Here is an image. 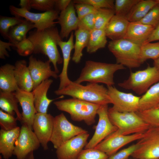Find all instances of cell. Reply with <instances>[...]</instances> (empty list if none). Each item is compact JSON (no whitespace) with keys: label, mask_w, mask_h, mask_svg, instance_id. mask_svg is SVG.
<instances>
[{"label":"cell","mask_w":159,"mask_h":159,"mask_svg":"<svg viewBox=\"0 0 159 159\" xmlns=\"http://www.w3.org/2000/svg\"><path fill=\"white\" fill-rule=\"evenodd\" d=\"M159 103V82L151 86L140 97L139 104V110L154 108Z\"/></svg>","instance_id":"4dcf8cb0"},{"label":"cell","mask_w":159,"mask_h":159,"mask_svg":"<svg viewBox=\"0 0 159 159\" xmlns=\"http://www.w3.org/2000/svg\"><path fill=\"white\" fill-rule=\"evenodd\" d=\"M108 110V105L100 106L97 112L99 120L95 127V133L85 149L94 148L106 137L117 130V128L112 124L110 119Z\"/></svg>","instance_id":"7c38bea8"},{"label":"cell","mask_w":159,"mask_h":159,"mask_svg":"<svg viewBox=\"0 0 159 159\" xmlns=\"http://www.w3.org/2000/svg\"><path fill=\"white\" fill-rule=\"evenodd\" d=\"M20 131V128L18 126L9 131L0 130V153L4 159H9L13 155Z\"/></svg>","instance_id":"cb8c5ba5"},{"label":"cell","mask_w":159,"mask_h":159,"mask_svg":"<svg viewBox=\"0 0 159 159\" xmlns=\"http://www.w3.org/2000/svg\"><path fill=\"white\" fill-rule=\"evenodd\" d=\"M74 4L84 3L93 6L96 9L106 8L114 10L115 1L113 0H74Z\"/></svg>","instance_id":"ab89813d"},{"label":"cell","mask_w":159,"mask_h":159,"mask_svg":"<svg viewBox=\"0 0 159 159\" xmlns=\"http://www.w3.org/2000/svg\"><path fill=\"white\" fill-rule=\"evenodd\" d=\"M158 4H159L158 0H140L126 18L129 22L139 21Z\"/></svg>","instance_id":"83f0119b"},{"label":"cell","mask_w":159,"mask_h":159,"mask_svg":"<svg viewBox=\"0 0 159 159\" xmlns=\"http://www.w3.org/2000/svg\"><path fill=\"white\" fill-rule=\"evenodd\" d=\"M55 0H31L32 8L47 12L54 9Z\"/></svg>","instance_id":"7bdbcfd3"},{"label":"cell","mask_w":159,"mask_h":159,"mask_svg":"<svg viewBox=\"0 0 159 159\" xmlns=\"http://www.w3.org/2000/svg\"><path fill=\"white\" fill-rule=\"evenodd\" d=\"M108 114L112 124L117 128L116 132L122 135L144 133L150 127L134 112H121L108 109Z\"/></svg>","instance_id":"8992f818"},{"label":"cell","mask_w":159,"mask_h":159,"mask_svg":"<svg viewBox=\"0 0 159 159\" xmlns=\"http://www.w3.org/2000/svg\"><path fill=\"white\" fill-rule=\"evenodd\" d=\"M10 13L15 16L24 18L34 24L36 30H42L55 26L59 12L54 9L51 11L42 13H35L15 7L13 5L9 6Z\"/></svg>","instance_id":"30bf717a"},{"label":"cell","mask_w":159,"mask_h":159,"mask_svg":"<svg viewBox=\"0 0 159 159\" xmlns=\"http://www.w3.org/2000/svg\"><path fill=\"white\" fill-rule=\"evenodd\" d=\"M143 133L122 135L116 131L106 137L94 148L105 153L108 157L116 153L122 147L136 140H140Z\"/></svg>","instance_id":"5bb4252c"},{"label":"cell","mask_w":159,"mask_h":159,"mask_svg":"<svg viewBox=\"0 0 159 159\" xmlns=\"http://www.w3.org/2000/svg\"><path fill=\"white\" fill-rule=\"evenodd\" d=\"M72 0H55V9L61 12L65 10L68 6Z\"/></svg>","instance_id":"c3c4849f"},{"label":"cell","mask_w":159,"mask_h":159,"mask_svg":"<svg viewBox=\"0 0 159 159\" xmlns=\"http://www.w3.org/2000/svg\"><path fill=\"white\" fill-rule=\"evenodd\" d=\"M115 15V12L113 9L106 8L97 9L95 29L104 30L110 20Z\"/></svg>","instance_id":"d6a6232c"},{"label":"cell","mask_w":159,"mask_h":159,"mask_svg":"<svg viewBox=\"0 0 159 159\" xmlns=\"http://www.w3.org/2000/svg\"><path fill=\"white\" fill-rule=\"evenodd\" d=\"M154 66L159 70V57L154 60Z\"/></svg>","instance_id":"816d5d0a"},{"label":"cell","mask_w":159,"mask_h":159,"mask_svg":"<svg viewBox=\"0 0 159 159\" xmlns=\"http://www.w3.org/2000/svg\"><path fill=\"white\" fill-rule=\"evenodd\" d=\"M73 32H72L70 37L67 41H63L62 39L58 42V46L60 48L62 54L63 65L62 71L59 75L60 83L58 90L63 89L70 83L67 74L68 68L71 59L72 51L74 49Z\"/></svg>","instance_id":"44dd1931"},{"label":"cell","mask_w":159,"mask_h":159,"mask_svg":"<svg viewBox=\"0 0 159 159\" xmlns=\"http://www.w3.org/2000/svg\"><path fill=\"white\" fill-rule=\"evenodd\" d=\"M88 132L78 135L56 149L58 159H77L87 143Z\"/></svg>","instance_id":"2e32d148"},{"label":"cell","mask_w":159,"mask_h":159,"mask_svg":"<svg viewBox=\"0 0 159 159\" xmlns=\"http://www.w3.org/2000/svg\"><path fill=\"white\" fill-rule=\"evenodd\" d=\"M136 113L150 126L159 127V108L139 110Z\"/></svg>","instance_id":"8d00e7d4"},{"label":"cell","mask_w":159,"mask_h":159,"mask_svg":"<svg viewBox=\"0 0 159 159\" xmlns=\"http://www.w3.org/2000/svg\"><path fill=\"white\" fill-rule=\"evenodd\" d=\"M14 46V44L10 42H5L0 40V58L4 59L6 57H8L9 54L7 50H11L10 47Z\"/></svg>","instance_id":"7dc6e473"},{"label":"cell","mask_w":159,"mask_h":159,"mask_svg":"<svg viewBox=\"0 0 159 159\" xmlns=\"http://www.w3.org/2000/svg\"><path fill=\"white\" fill-rule=\"evenodd\" d=\"M61 26V38H67L73 31L78 28L79 19L76 15L74 4L72 1L67 8L61 12L57 19Z\"/></svg>","instance_id":"d6986e66"},{"label":"cell","mask_w":159,"mask_h":159,"mask_svg":"<svg viewBox=\"0 0 159 159\" xmlns=\"http://www.w3.org/2000/svg\"><path fill=\"white\" fill-rule=\"evenodd\" d=\"M96 11L89 14L80 19L78 29H83L90 32L94 29Z\"/></svg>","instance_id":"ee69618b"},{"label":"cell","mask_w":159,"mask_h":159,"mask_svg":"<svg viewBox=\"0 0 159 159\" xmlns=\"http://www.w3.org/2000/svg\"><path fill=\"white\" fill-rule=\"evenodd\" d=\"M154 108H159V103Z\"/></svg>","instance_id":"db71d44e"},{"label":"cell","mask_w":159,"mask_h":159,"mask_svg":"<svg viewBox=\"0 0 159 159\" xmlns=\"http://www.w3.org/2000/svg\"><path fill=\"white\" fill-rule=\"evenodd\" d=\"M116 63L129 68H138L143 64L141 46L124 39L111 40L108 45Z\"/></svg>","instance_id":"5b68a950"},{"label":"cell","mask_w":159,"mask_h":159,"mask_svg":"<svg viewBox=\"0 0 159 159\" xmlns=\"http://www.w3.org/2000/svg\"><path fill=\"white\" fill-rule=\"evenodd\" d=\"M107 36L104 29H94L90 32L87 52L89 54L96 52L104 48L107 42Z\"/></svg>","instance_id":"1f68e13d"},{"label":"cell","mask_w":159,"mask_h":159,"mask_svg":"<svg viewBox=\"0 0 159 159\" xmlns=\"http://www.w3.org/2000/svg\"><path fill=\"white\" fill-rule=\"evenodd\" d=\"M25 159H34L33 152H32L29 153Z\"/></svg>","instance_id":"f5cc1de1"},{"label":"cell","mask_w":159,"mask_h":159,"mask_svg":"<svg viewBox=\"0 0 159 159\" xmlns=\"http://www.w3.org/2000/svg\"><path fill=\"white\" fill-rule=\"evenodd\" d=\"M123 65L117 63H108L92 60L86 61L79 77L74 81L78 84L85 82L98 83H101L107 86L115 84L113 77L117 71L124 69Z\"/></svg>","instance_id":"3957f363"},{"label":"cell","mask_w":159,"mask_h":159,"mask_svg":"<svg viewBox=\"0 0 159 159\" xmlns=\"http://www.w3.org/2000/svg\"><path fill=\"white\" fill-rule=\"evenodd\" d=\"M32 130L26 124H22L13 153L17 159H25L29 153L39 147L40 143Z\"/></svg>","instance_id":"4fadbf2b"},{"label":"cell","mask_w":159,"mask_h":159,"mask_svg":"<svg viewBox=\"0 0 159 159\" xmlns=\"http://www.w3.org/2000/svg\"><path fill=\"white\" fill-rule=\"evenodd\" d=\"M14 66L15 77L19 88L25 91L32 92L34 84L26 61L24 60H17Z\"/></svg>","instance_id":"d4e9b609"},{"label":"cell","mask_w":159,"mask_h":159,"mask_svg":"<svg viewBox=\"0 0 159 159\" xmlns=\"http://www.w3.org/2000/svg\"><path fill=\"white\" fill-rule=\"evenodd\" d=\"M137 143L124 149L108 157L107 159H127L137 149Z\"/></svg>","instance_id":"f6af8a7d"},{"label":"cell","mask_w":159,"mask_h":159,"mask_svg":"<svg viewBox=\"0 0 159 159\" xmlns=\"http://www.w3.org/2000/svg\"><path fill=\"white\" fill-rule=\"evenodd\" d=\"M15 47L18 54L21 56H28L34 52V45L27 38L18 43Z\"/></svg>","instance_id":"b9f144b4"},{"label":"cell","mask_w":159,"mask_h":159,"mask_svg":"<svg viewBox=\"0 0 159 159\" xmlns=\"http://www.w3.org/2000/svg\"><path fill=\"white\" fill-rule=\"evenodd\" d=\"M17 118L2 110H0V126L1 129L6 131L12 130L17 127Z\"/></svg>","instance_id":"74e56055"},{"label":"cell","mask_w":159,"mask_h":159,"mask_svg":"<svg viewBox=\"0 0 159 159\" xmlns=\"http://www.w3.org/2000/svg\"><path fill=\"white\" fill-rule=\"evenodd\" d=\"M18 102L14 92L0 91V107L1 110L13 116L16 114L18 120L21 122L22 115L18 108Z\"/></svg>","instance_id":"4316f807"},{"label":"cell","mask_w":159,"mask_h":159,"mask_svg":"<svg viewBox=\"0 0 159 159\" xmlns=\"http://www.w3.org/2000/svg\"><path fill=\"white\" fill-rule=\"evenodd\" d=\"M34 28H35L34 24L25 19L22 22L10 28L6 39L15 47L18 43L26 38L27 33Z\"/></svg>","instance_id":"f1b7e54d"},{"label":"cell","mask_w":159,"mask_h":159,"mask_svg":"<svg viewBox=\"0 0 159 159\" xmlns=\"http://www.w3.org/2000/svg\"><path fill=\"white\" fill-rule=\"evenodd\" d=\"M156 41H159V22L155 28L146 43Z\"/></svg>","instance_id":"681fc988"},{"label":"cell","mask_w":159,"mask_h":159,"mask_svg":"<svg viewBox=\"0 0 159 159\" xmlns=\"http://www.w3.org/2000/svg\"><path fill=\"white\" fill-rule=\"evenodd\" d=\"M143 24L155 28L159 22V4L152 8L147 14L139 21Z\"/></svg>","instance_id":"f35d334b"},{"label":"cell","mask_w":159,"mask_h":159,"mask_svg":"<svg viewBox=\"0 0 159 159\" xmlns=\"http://www.w3.org/2000/svg\"><path fill=\"white\" fill-rule=\"evenodd\" d=\"M19 5L21 8L29 11L31 8V0H20Z\"/></svg>","instance_id":"f907efd6"},{"label":"cell","mask_w":159,"mask_h":159,"mask_svg":"<svg viewBox=\"0 0 159 159\" xmlns=\"http://www.w3.org/2000/svg\"><path fill=\"white\" fill-rule=\"evenodd\" d=\"M54 93L57 95H68L100 105L111 103L107 88L98 83L89 82L83 85L71 81L66 87Z\"/></svg>","instance_id":"7a4b0ae2"},{"label":"cell","mask_w":159,"mask_h":159,"mask_svg":"<svg viewBox=\"0 0 159 159\" xmlns=\"http://www.w3.org/2000/svg\"><path fill=\"white\" fill-rule=\"evenodd\" d=\"M87 132L71 123L62 113L54 117L50 141L57 149L74 137Z\"/></svg>","instance_id":"ba28073f"},{"label":"cell","mask_w":159,"mask_h":159,"mask_svg":"<svg viewBox=\"0 0 159 159\" xmlns=\"http://www.w3.org/2000/svg\"><path fill=\"white\" fill-rule=\"evenodd\" d=\"M158 4H159V0H158Z\"/></svg>","instance_id":"11a10c76"},{"label":"cell","mask_w":159,"mask_h":159,"mask_svg":"<svg viewBox=\"0 0 159 159\" xmlns=\"http://www.w3.org/2000/svg\"><path fill=\"white\" fill-rule=\"evenodd\" d=\"M138 147L131 155L136 159H159V127L150 126L137 143Z\"/></svg>","instance_id":"9c48e42d"},{"label":"cell","mask_w":159,"mask_h":159,"mask_svg":"<svg viewBox=\"0 0 159 159\" xmlns=\"http://www.w3.org/2000/svg\"><path fill=\"white\" fill-rule=\"evenodd\" d=\"M54 104L59 110L68 113L73 120L83 121L88 125L95 123L100 106L74 98L55 101Z\"/></svg>","instance_id":"277c9868"},{"label":"cell","mask_w":159,"mask_h":159,"mask_svg":"<svg viewBox=\"0 0 159 159\" xmlns=\"http://www.w3.org/2000/svg\"><path fill=\"white\" fill-rule=\"evenodd\" d=\"M154 29L139 21L129 22L123 39L141 46L146 43Z\"/></svg>","instance_id":"ffe728a7"},{"label":"cell","mask_w":159,"mask_h":159,"mask_svg":"<svg viewBox=\"0 0 159 159\" xmlns=\"http://www.w3.org/2000/svg\"><path fill=\"white\" fill-rule=\"evenodd\" d=\"M131 159H135V158H133Z\"/></svg>","instance_id":"9f6ffc18"},{"label":"cell","mask_w":159,"mask_h":159,"mask_svg":"<svg viewBox=\"0 0 159 159\" xmlns=\"http://www.w3.org/2000/svg\"><path fill=\"white\" fill-rule=\"evenodd\" d=\"M54 118L47 113H37L34 117L33 130L44 150L48 149V143L50 141L52 133Z\"/></svg>","instance_id":"9a60e30c"},{"label":"cell","mask_w":159,"mask_h":159,"mask_svg":"<svg viewBox=\"0 0 159 159\" xmlns=\"http://www.w3.org/2000/svg\"><path fill=\"white\" fill-rule=\"evenodd\" d=\"M14 69V65L9 64H6L1 67V91L6 92H14L19 88L15 77Z\"/></svg>","instance_id":"484cf974"},{"label":"cell","mask_w":159,"mask_h":159,"mask_svg":"<svg viewBox=\"0 0 159 159\" xmlns=\"http://www.w3.org/2000/svg\"><path fill=\"white\" fill-rule=\"evenodd\" d=\"M27 38L34 45L33 53L47 56L52 63L54 71L58 73L57 65L62 64L63 60L57 47L58 42L62 39L57 27L55 26L42 30L30 32Z\"/></svg>","instance_id":"6da1fadb"},{"label":"cell","mask_w":159,"mask_h":159,"mask_svg":"<svg viewBox=\"0 0 159 159\" xmlns=\"http://www.w3.org/2000/svg\"><path fill=\"white\" fill-rule=\"evenodd\" d=\"M74 6L79 19L97 11V9L92 6L84 3L74 4Z\"/></svg>","instance_id":"bcb514c9"},{"label":"cell","mask_w":159,"mask_h":159,"mask_svg":"<svg viewBox=\"0 0 159 159\" xmlns=\"http://www.w3.org/2000/svg\"><path fill=\"white\" fill-rule=\"evenodd\" d=\"M129 23L126 17L115 14L104 29L107 37L111 40L123 39Z\"/></svg>","instance_id":"603a6c76"},{"label":"cell","mask_w":159,"mask_h":159,"mask_svg":"<svg viewBox=\"0 0 159 159\" xmlns=\"http://www.w3.org/2000/svg\"><path fill=\"white\" fill-rule=\"evenodd\" d=\"M159 82V70L153 66L132 72L128 78L118 84L120 87L131 90L137 94H145L153 85Z\"/></svg>","instance_id":"52a82bcc"},{"label":"cell","mask_w":159,"mask_h":159,"mask_svg":"<svg viewBox=\"0 0 159 159\" xmlns=\"http://www.w3.org/2000/svg\"><path fill=\"white\" fill-rule=\"evenodd\" d=\"M22 109L21 124H24L33 130L32 126L35 114L33 94L19 88L14 92Z\"/></svg>","instance_id":"ac0fdd59"},{"label":"cell","mask_w":159,"mask_h":159,"mask_svg":"<svg viewBox=\"0 0 159 159\" xmlns=\"http://www.w3.org/2000/svg\"><path fill=\"white\" fill-rule=\"evenodd\" d=\"M109 97L113 110L121 112H134L139 110L140 97L131 93L122 92L112 86H107Z\"/></svg>","instance_id":"8fae6325"},{"label":"cell","mask_w":159,"mask_h":159,"mask_svg":"<svg viewBox=\"0 0 159 159\" xmlns=\"http://www.w3.org/2000/svg\"><path fill=\"white\" fill-rule=\"evenodd\" d=\"M53 80L47 79L42 82L33 90L34 103L37 113H47L50 104L55 99H50L47 93Z\"/></svg>","instance_id":"7402d4cb"},{"label":"cell","mask_w":159,"mask_h":159,"mask_svg":"<svg viewBox=\"0 0 159 159\" xmlns=\"http://www.w3.org/2000/svg\"><path fill=\"white\" fill-rule=\"evenodd\" d=\"M49 60L44 62L33 56L29 57L28 67L33 82V89L50 77L55 79L59 77L57 73L52 69Z\"/></svg>","instance_id":"e0dca14e"},{"label":"cell","mask_w":159,"mask_h":159,"mask_svg":"<svg viewBox=\"0 0 159 159\" xmlns=\"http://www.w3.org/2000/svg\"><path fill=\"white\" fill-rule=\"evenodd\" d=\"M140 0H116L114 3L115 14L126 17L133 7Z\"/></svg>","instance_id":"e575fe53"},{"label":"cell","mask_w":159,"mask_h":159,"mask_svg":"<svg viewBox=\"0 0 159 159\" xmlns=\"http://www.w3.org/2000/svg\"><path fill=\"white\" fill-rule=\"evenodd\" d=\"M141 51L144 62L148 59H157L159 57V42L143 44L141 46Z\"/></svg>","instance_id":"836d02e7"},{"label":"cell","mask_w":159,"mask_h":159,"mask_svg":"<svg viewBox=\"0 0 159 159\" xmlns=\"http://www.w3.org/2000/svg\"><path fill=\"white\" fill-rule=\"evenodd\" d=\"M24 19L21 17H11L2 16H0V32L1 35L6 39L9 29L23 22Z\"/></svg>","instance_id":"d590c367"},{"label":"cell","mask_w":159,"mask_h":159,"mask_svg":"<svg viewBox=\"0 0 159 159\" xmlns=\"http://www.w3.org/2000/svg\"><path fill=\"white\" fill-rule=\"evenodd\" d=\"M104 152L95 148L83 149L77 159H107Z\"/></svg>","instance_id":"60d3db41"},{"label":"cell","mask_w":159,"mask_h":159,"mask_svg":"<svg viewBox=\"0 0 159 159\" xmlns=\"http://www.w3.org/2000/svg\"><path fill=\"white\" fill-rule=\"evenodd\" d=\"M90 32L88 31L81 29H78L75 31V40L72 60L75 63H78L81 60L83 56V50L87 47L88 43Z\"/></svg>","instance_id":"f546056e"}]
</instances>
